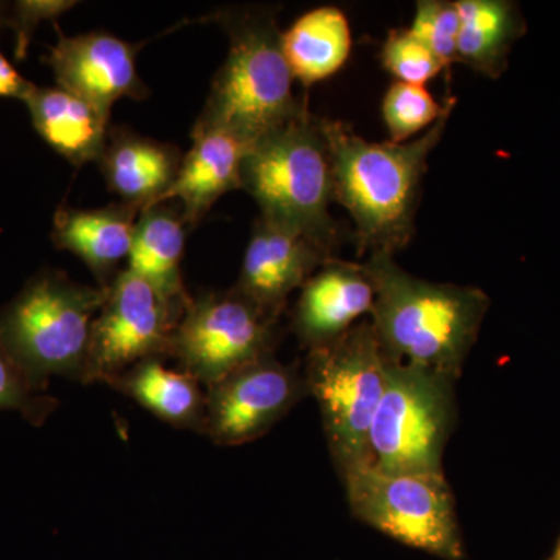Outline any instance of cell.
<instances>
[{"label": "cell", "instance_id": "1", "mask_svg": "<svg viewBox=\"0 0 560 560\" xmlns=\"http://www.w3.org/2000/svg\"><path fill=\"white\" fill-rule=\"evenodd\" d=\"M456 98L441 119L419 138L405 143L372 142L349 124L319 117L329 150L335 202L353 221L357 254L396 256L415 237L423 176L438 149Z\"/></svg>", "mask_w": 560, "mask_h": 560}, {"label": "cell", "instance_id": "2", "mask_svg": "<svg viewBox=\"0 0 560 560\" xmlns=\"http://www.w3.org/2000/svg\"><path fill=\"white\" fill-rule=\"evenodd\" d=\"M363 265L375 287L370 319L386 355L460 378L489 312L488 294L420 279L389 254H371Z\"/></svg>", "mask_w": 560, "mask_h": 560}, {"label": "cell", "instance_id": "3", "mask_svg": "<svg viewBox=\"0 0 560 560\" xmlns=\"http://www.w3.org/2000/svg\"><path fill=\"white\" fill-rule=\"evenodd\" d=\"M215 21L230 50L195 125L231 132L250 147L307 108V98L294 95L272 7H234L219 11Z\"/></svg>", "mask_w": 560, "mask_h": 560}, {"label": "cell", "instance_id": "4", "mask_svg": "<svg viewBox=\"0 0 560 560\" xmlns=\"http://www.w3.org/2000/svg\"><path fill=\"white\" fill-rule=\"evenodd\" d=\"M242 190L260 219L301 235L329 256L340 248V223L331 217L334 176L319 117L305 108L254 142L242 165Z\"/></svg>", "mask_w": 560, "mask_h": 560}, {"label": "cell", "instance_id": "5", "mask_svg": "<svg viewBox=\"0 0 560 560\" xmlns=\"http://www.w3.org/2000/svg\"><path fill=\"white\" fill-rule=\"evenodd\" d=\"M108 289L46 270L0 312V348L39 393L50 377L86 383L92 324Z\"/></svg>", "mask_w": 560, "mask_h": 560}, {"label": "cell", "instance_id": "6", "mask_svg": "<svg viewBox=\"0 0 560 560\" xmlns=\"http://www.w3.org/2000/svg\"><path fill=\"white\" fill-rule=\"evenodd\" d=\"M307 352L308 396L318 404L330 458L342 480L371 466L372 423L385 390L389 359L371 319Z\"/></svg>", "mask_w": 560, "mask_h": 560}, {"label": "cell", "instance_id": "7", "mask_svg": "<svg viewBox=\"0 0 560 560\" xmlns=\"http://www.w3.org/2000/svg\"><path fill=\"white\" fill-rule=\"evenodd\" d=\"M458 381L389 359L372 423L371 467L383 474H444L442 459L458 420Z\"/></svg>", "mask_w": 560, "mask_h": 560}, {"label": "cell", "instance_id": "8", "mask_svg": "<svg viewBox=\"0 0 560 560\" xmlns=\"http://www.w3.org/2000/svg\"><path fill=\"white\" fill-rule=\"evenodd\" d=\"M350 514L412 550L466 559L455 495L444 474H383L368 466L342 478Z\"/></svg>", "mask_w": 560, "mask_h": 560}, {"label": "cell", "instance_id": "9", "mask_svg": "<svg viewBox=\"0 0 560 560\" xmlns=\"http://www.w3.org/2000/svg\"><path fill=\"white\" fill-rule=\"evenodd\" d=\"M278 323L234 289L208 291L187 305L173 334L171 357L206 389L272 355Z\"/></svg>", "mask_w": 560, "mask_h": 560}, {"label": "cell", "instance_id": "10", "mask_svg": "<svg viewBox=\"0 0 560 560\" xmlns=\"http://www.w3.org/2000/svg\"><path fill=\"white\" fill-rule=\"evenodd\" d=\"M178 323L160 294L124 268L92 324L86 383L108 385L142 361L167 359Z\"/></svg>", "mask_w": 560, "mask_h": 560}, {"label": "cell", "instance_id": "11", "mask_svg": "<svg viewBox=\"0 0 560 560\" xmlns=\"http://www.w3.org/2000/svg\"><path fill=\"white\" fill-rule=\"evenodd\" d=\"M307 396L304 371L280 363L272 353L206 388L205 434L217 445L248 444L265 436Z\"/></svg>", "mask_w": 560, "mask_h": 560}, {"label": "cell", "instance_id": "12", "mask_svg": "<svg viewBox=\"0 0 560 560\" xmlns=\"http://www.w3.org/2000/svg\"><path fill=\"white\" fill-rule=\"evenodd\" d=\"M55 28L58 40L47 65L58 88L79 95L108 116L121 98L149 97L150 90L138 70L140 46L106 32L66 36L58 25Z\"/></svg>", "mask_w": 560, "mask_h": 560}, {"label": "cell", "instance_id": "13", "mask_svg": "<svg viewBox=\"0 0 560 560\" xmlns=\"http://www.w3.org/2000/svg\"><path fill=\"white\" fill-rule=\"evenodd\" d=\"M374 304L375 287L364 265L331 257L302 285L291 327L302 348H320L370 319Z\"/></svg>", "mask_w": 560, "mask_h": 560}, {"label": "cell", "instance_id": "14", "mask_svg": "<svg viewBox=\"0 0 560 560\" xmlns=\"http://www.w3.org/2000/svg\"><path fill=\"white\" fill-rule=\"evenodd\" d=\"M312 242L268 221L254 223L241 276L232 287L261 312L279 319L294 291L311 279L324 261L331 259Z\"/></svg>", "mask_w": 560, "mask_h": 560}, {"label": "cell", "instance_id": "15", "mask_svg": "<svg viewBox=\"0 0 560 560\" xmlns=\"http://www.w3.org/2000/svg\"><path fill=\"white\" fill-rule=\"evenodd\" d=\"M249 147L219 128H191V147L162 202L178 201L187 226L197 228L217 201L242 190V165Z\"/></svg>", "mask_w": 560, "mask_h": 560}, {"label": "cell", "instance_id": "16", "mask_svg": "<svg viewBox=\"0 0 560 560\" xmlns=\"http://www.w3.org/2000/svg\"><path fill=\"white\" fill-rule=\"evenodd\" d=\"M139 215V208L124 201L95 209L62 206L55 213L51 241L79 257L97 285L108 289L130 256Z\"/></svg>", "mask_w": 560, "mask_h": 560}, {"label": "cell", "instance_id": "17", "mask_svg": "<svg viewBox=\"0 0 560 560\" xmlns=\"http://www.w3.org/2000/svg\"><path fill=\"white\" fill-rule=\"evenodd\" d=\"M183 153L125 127H110L98 168L106 186L120 200L142 212L162 200L178 176Z\"/></svg>", "mask_w": 560, "mask_h": 560}, {"label": "cell", "instance_id": "18", "mask_svg": "<svg viewBox=\"0 0 560 560\" xmlns=\"http://www.w3.org/2000/svg\"><path fill=\"white\" fill-rule=\"evenodd\" d=\"M186 237L183 210L167 202L151 206L140 212L127 260V270L145 280L179 319L191 301L180 272Z\"/></svg>", "mask_w": 560, "mask_h": 560}, {"label": "cell", "instance_id": "19", "mask_svg": "<svg viewBox=\"0 0 560 560\" xmlns=\"http://www.w3.org/2000/svg\"><path fill=\"white\" fill-rule=\"evenodd\" d=\"M22 102L36 132L73 167L101 160L110 130L108 114L58 86H33Z\"/></svg>", "mask_w": 560, "mask_h": 560}, {"label": "cell", "instance_id": "20", "mask_svg": "<svg viewBox=\"0 0 560 560\" xmlns=\"http://www.w3.org/2000/svg\"><path fill=\"white\" fill-rule=\"evenodd\" d=\"M124 396L179 430H206V389L184 370H171L164 359H150L108 383Z\"/></svg>", "mask_w": 560, "mask_h": 560}, {"label": "cell", "instance_id": "21", "mask_svg": "<svg viewBox=\"0 0 560 560\" xmlns=\"http://www.w3.org/2000/svg\"><path fill=\"white\" fill-rule=\"evenodd\" d=\"M460 18L458 55L474 72L499 80L508 66L512 47L526 33L525 16L511 0H455Z\"/></svg>", "mask_w": 560, "mask_h": 560}, {"label": "cell", "instance_id": "22", "mask_svg": "<svg viewBox=\"0 0 560 560\" xmlns=\"http://www.w3.org/2000/svg\"><path fill=\"white\" fill-rule=\"evenodd\" d=\"M282 49L294 80L302 86L330 79L340 72L352 51L348 16L337 7L307 11L282 32Z\"/></svg>", "mask_w": 560, "mask_h": 560}, {"label": "cell", "instance_id": "23", "mask_svg": "<svg viewBox=\"0 0 560 560\" xmlns=\"http://www.w3.org/2000/svg\"><path fill=\"white\" fill-rule=\"evenodd\" d=\"M451 97L440 103L420 84H390L382 102V117L389 142L405 143L429 131L447 109Z\"/></svg>", "mask_w": 560, "mask_h": 560}, {"label": "cell", "instance_id": "24", "mask_svg": "<svg viewBox=\"0 0 560 560\" xmlns=\"http://www.w3.org/2000/svg\"><path fill=\"white\" fill-rule=\"evenodd\" d=\"M383 68L400 83L425 86L447 69L410 28L390 31L381 51Z\"/></svg>", "mask_w": 560, "mask_h": 560}, {"label": "cell", "instance_id": "25", "mask_svg": "<svg viewBox=\"0 0 560 560\" xmlns=\"http://www.w3.org/2000/svg\"><path fill=\"white\" fill-rule=\"evenodd\" d=\"M408 28L427 44L447 68L456 62L460 18L455 0H419L416 3L415 18Z\"/></svg>", "mask_w": 560, "mask_h": 560}, {"label": "cell", "instance_id": "26", "mask_svg": "<svg viewBox=\"0 0 560 560\" xmlns=\"http://www.w3.org/2000/svg\"><path fill=\"white\" fill-rule=\"evenodd\" d=\"M57 407L58 401L33 388L20 366L0 348V411L21 412L25 419L39 425Z\"/></svg>", "mask_w": 560, "mask_h": 560}, {"label": "cell", "instance_id": "27", "mask_svg": "<svg viewBox=\"0 0 560 560\" xmlns=\"http://www.w3.org/2000/svg\"><path fill=\"white\" fill-rule=\"evenodd\" d=\"M77 2L72 0H20L14 3L9 14V27L13 28L16 35V55L18 60H22L27 55L31 46L33 32L43 21H55L72 10Z\"/></svg>", "mask_w": 560, "mask_h": 560}, {"label": "cell", "instance_id": "28", "mask_svg": "<svg viewBox=\"0 0 560 560\" xmlns=\"http://www.w3.org/2000/svg\"><path fill=\"white\" fill-rule=\"evenodd\" d=\"M35 84L21 75L0 51V97L24 101Z\"/></svg>", "mask_w": 560, "mask_h": 560}, {"label": "cell", "instance_id": "29", "mask_svg": "<svg viewBox=\"0 0 560 560\" xmlns=\"http://www.w3.org/2000/svg\"><path fill=\"white\" fill-rule=\"evenodd\" d=\"M9 7L7 3L0 2V27L9 24Z\"/></svg>", "mask_w": 560, "mask_h": 560}, {"label": "cell", "instance_id": "30", "mask_svg": "<svg viewBox=\"0 0 560 560\" xmlns=\"http://www.w3.org/2000/svg\"><path fill=\"white\" fill-rule=\"evenodd\" d=\"M547 560H560V537L558 541H556L555 550H552L550 558Z\"/></svg>", "mask_w": 560, "mask_h": 560}]
</instances>
